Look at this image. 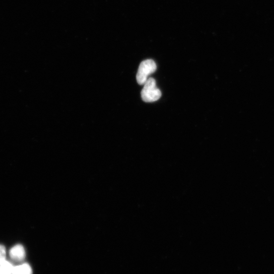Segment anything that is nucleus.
<instances>
[{"mask_svg": "<svg viewBox=\"0 0 274 274\" xmlns=\"http://www.w3.org/2000/svg\"><path fill=\"white\" fill-rule=\"evenodd\" d=\"M161 96L162 92L157 87L156 80L152 78H149L141 91L143 101L147 103L156 102Z\"/></svg>", "mask_w": 274, "mask_h": 274, "instance_id": "1", "label": "nucleus"}, {"mask_svg": "<svg viewBox=\"0 0 274 274\" xmlns=\"http://www.w3.org/2000/svg\"><path fill=\"white\" fill-rule=\"evenodd\" d=\"M26 251L24 247L20 244H17L10 250L9 256L13 260L21 262L25 259Z\"/></svg>", "mask_w": 274, "mask_h": 274, "instance_id": "3", "label": "nucleus"}, {"mask_svg": "<svg viewBox=\"0 0 274 274\" xmlns=\"http://www.w3.org/2000/svg\"><path fill=\"white\" fill-rule=\"evenodd\" d=\"M6 251L5 247L2 245H0V264L6 260Z\"/></svg>", "mask_w": 274, "mask_h": 274, "instance_id": "6", "label": "nucleus"}, {"mask_svg": "<svg viewBox=\"0 0 274 274\" xmlns=\"http://www.w3.org/2000/svg\"><path fill=\"white\" fill-rule=\"evenodd\" d=\"M157 68V65L152 59H146L143 61L140 64L136 76L138 84L144 85L148 77L156 72Z\"/></svg>", "mask_w": 274, "mask_h": 274, "instance_id": "2", "label": "nucleus"}, {"mask_svg": "<svg viewBox=\"0 0 274 274\" xmlns=\"http://www.w3.org/2000/svg\"><path fill=\"white\" fill-rule=\"evenodd\" d=\"M13 274H33L31 267L28 264L15 266Z\"/></svg>", "mask_w": 274, "mask_h": 274, "instance_id": "4", "label": "nucleus"}, {"mask_svg": "<svg viewBox=\"0 0 274 274\" xmlns=\"http://www.w3.org/2000/svg\"><path fill=\"white\" fill-rule=\"evenodd\" d=\"M0 274H1V272H0Z\"/></svg>", "mask_w": 274, "mask_h": 274, "instance_id": "7", "label": "nucleus"}, {"mask_svg": "<svg viewBox=\"0 0 274 274\" xmlns=\"http://www.w3.org/2000/svg\"><path fill=\"white\" fill-rule=\"evenodd\" d=\"M14 268L13 264L5 260L0 264V272L1 274H13Z\"/></svg>", "mask_w": 274, "mask_h": 274, "instance_id": "5", "label": "nucleus"}]
</instances>
